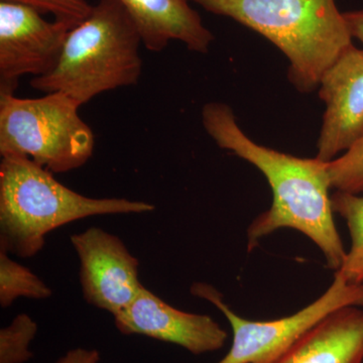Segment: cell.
<instances>
[{
	"label": "cell",
	"instance_id": "1",
	"mask_svg": "<svg viewBox=\"0 0 363 363\" xmlns=\"http://www.w3.org/2000/svg\"><path fill=\"white\" fill-rule=\"evenodd\" d=\"M202 121L219 147L257 167L271 186V208L247 228L248 250L252 252L262 238L279 229L292 228L311 240L323 253L327 267L337 272L346 250L334 222L327 162L317 157L302 159L253 142L225 104H205Z\"/></svg>",
	"mask_w": 363,
	"mask_h": 363
},
{
	"label": "cell",
	"instance_id": "2",
	"mask_svg": "<svg viewBox=\"0 0 363 363\" xmlns=\"http://www.w3.org/2000/svg\"><path fill=\"white\" fill-rule=\"evenodd\" d=\"M155 208L123 198L86 197L26 157L4 156L0 162V248L23 259L35 257L48 234L70 222L95 215L147 213Z\"/></svg>",
	"mask_w": 363,
	"mask_h": 363
},
{
	"label": "cell",
	"instance_id": "3",
	"mask_svg": "<svg viewBox=\"0 0 363 363\" xmlns=\"http://www.w3.org/2000/svg\"><path fill=\"white\" fill-rule=\"evenodd\" d=\"M190 1L264 35L289 60V78L303 93L316 89L325 71L353 45L335 0Z\"/></svg>",
	"mask_w": 363,
	"mask_h": 363
},
{
	"label": "cell",
	"instance_id": "4",
	"mask_svg": "<svg viewBox=\"0 0 363 363\" xmlns=\"http://www.w3.org/2000/svg\"><path fill=\"white\" fill-rule=\"evenodd\" d=\"M142 37L118 0H99L67 35L56 67L33 78V89L61 92L79 104L100 93L135 85L143 70Z\"/></svg>",
	"mask_w": 363,
	"mask_h": 363
},
{
	"label": "cell",
	"instance_id": "5",
	"mask_svg": "<svg viewBox=\"0 0 363 363\" xmlns=\"http://www.w3.org/2000/svg\"><path fill=\"white\" fill-rule=\"evenodd\" d=\"M80 106L61 92L40 98L0 93V155L28 157L52 174L84 166L95 138Z\"/></svg>",
	"mask_w": 363,
	"mask_h": 363
},
{
	"label": "cell",
	"instance_id": "6",
	"mask_svg": "<svg viewBox=\"0 0 363 363\" xmlns=\"http://www.w3.org/2000/svg\"><path fill=\"white\" fill-rule=\"evenodd\" d=\"M191 293L215 306L233 329V345L217 363H274L306 332L332 312L348 306L363 307V284L348 283L338 272L330 286L312 304L290 316L272 321H252L238 316L225 304L222 294L209 284H193Z\"/></svg>",
	"mask_w": 363,
	"mask_h": 363
},
{
	"label": "cell",
	"instance_id": "7",
	"mask_svg": "<svg viewBox=\"0 0 363 363\" xmlns=\"http://www.w3.org/2000/svg\"><path fill=\"white\" fill-rule=\"evenodd\" d=\"M75 26L65 21H45L23 4L0 1V93H13L23 76L50 73Z\"/></svg>",
	"mask_w": 363,
	"mask_h": 363
},
{
	"label": "cell",
	"instance_id": "8",
	"mask_svg": "<svg viewBox=\"0 0 363 363\" xmlns=\"http://www.w3.org/2000/svg\"><path fill=\"white\" fill-rule=\"evenodd\" d=\"M71 242L80 260V283L86 302L113 317L128 309L143 285L138 260L123 240L98 227L73 234Z\"/></svg>",
	"mask_w": 363,
	"mask_h": 363
},
{
	"label": "cell",
	"instance_id": "9",
	"mask_svg": "<svg viewBox=\"0 0 363 363\" xmlns=\"http://www.w3.org/2000/svg\"><path fill=\"white\" fill-rule=\"evenodd\" d=\"M318 88L326 111L316 157L328 162L363 133V49L350 45L325 71Z\"/></svg>",
	"mask_w": 363,
	"mask_h": 363
},
{
	"label": "cell",
	"instance_id": "10",
	"mask_svg": "<svg viewBox=\"0 0 363 363\" xmlns=\"http://www.w3.org/2000/svg\"><path fill=\"white\" fill-rule=\"evenodd\" d=\"M114 321L124 335H143L176 344L194 355L221 350L228 339L227 332L211 317L176 309L145 286Z\"/></svg>",
	"mask_w": 363,
	"mask_h": 363
},
{
	"label": "cell",
	"instance_id": "11",
	"mask_svg": "<svg viewBox=\"0 0 363 363\" xmlns=\"http://www.w3.org/2000/svg\"><path fill=\"white\" fill-rule=\"evenodd\" d=\"M142 37L143 45L161 52L171 40L184 43L190 51L206 54L214 35L203 25L190 0H118Z\"/></svg>",
	"mask_w": 363,
	"mask_h": 363
},
{
	"label": "cell",
	"instance_id": "12",
	"mask_svg": "<svg viewBox=\"0 0 363 363\" xmlns=\"http://www.w3.org/2000/svg\"><path fill=\"white\" fill-rule=\"evenodd\" d=\"M363 310L332 312L298 339L274 363H362Z\"/></svg>",
	"mask_w": 363,
	"mask_h": 363
},
{
	"label": "cell",
	"instance_id": "13",
	"mask_svg": "<svg viewBox=\"0 0 363 363\" xmlns=\"http://www.w3.org/2000/svg\"><path fill=\"white\" fill-rule=\"evenodd\" d=\"M334 213L342 217L350 230L351 245L339 274L348 283L363 284V196L336 191L331 195Z\"/></svg>",
	"mask_w": 363,
	"mask_h": 363
},
{
	"label": "cell",
	"instance_id": "14",
	"mask_svg": "<svg viewBox=\"0 0 363 363\" xmlns=\"http://www.w3.org/2000/svg\"><path fill=\"white\" fill-rule=\"evenodd\" d=\"M0 248V305L6 309L16 298L45 300L52 290L28 267L21 266Z\"/></svg>",
	"mask_w": 363,
	"mask_h": 363
},
{
	"label": "cell",
	"instance_id": "15",
	"mask_svg": "<svg viewBox=\"0 0 363 363\" xmlns=\"http://www.w3.org/2000/svg\"><path fill=\"white\" fill-rule=\"evenodd\" d=\"M38 333V324L26 314H18L0 330V363H26L32 359L30 343Z\"/></svg>",
	"mask_w": 363,
	"mask_h": 363
},
{
	"label": "cell",
	"instance_id": "16",
	"mask_svg": "<svg viewBox=\"0 0 363 363\" xmlns=\"http://www.w3.org/2000/svg\"><path fill=\"white\" fill-rule=\"evenodd\" d=\"M331 188L363 194V133L343 155L327 162Z\"/></svg>",
	"mask_w": 363,
	"mask_h": 363
},
{
	"label": "cell",
	"instance_id": "17",
	"mask_svg": "<svg viewBox=\"0 0 363 363\" xmlns=\"http://www.w3.org/2000/svg\"><path fill=\"white\" fill-rule=\"evenodd\" d=\"M32 7L39 13H51L55 20L65 21L77 26L85 20L93 6L87 0H0Z\"/></svg>",
	"mask_w": 363,
	"mask_h": 363
},
{
	"label": "cell",
	"instance_id": "18",
	"mask_svg": "<svg viewBox=\"0 0 363 363\" xmlns=\"http://www.w3.org/2000/svg\"><path fill=\"white\" fill-rule=\"evenodd\" d=\"M99 360L100 355L97 350L79 347L68 351L55 363H98Z\"/></svg>",
	"mask_w": 363,
	"mask_h": 363
},
{
	"label": "cell",
	"instance_id": "19",
	"mask_svg": "<svg viewBox=\"0 0 363 363\" xmlns=\"http://www.w3.org/2000/svg\"><path fill=\"white\" fill-rule=\"evenodd\" d=\"M352 39H357L363 45V9L343 13ZM363 49V48H362Z\"/></svg>",
	"mask_w": 363,
	"mask_h": 363
}]
</instances>
